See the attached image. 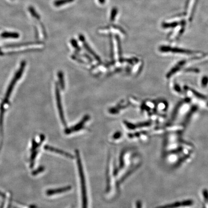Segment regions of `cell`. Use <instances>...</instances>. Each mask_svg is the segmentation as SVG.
Wrapping results in <instances>:
<instances>
[{
	"label": "cell",
	"instance_id": "5bb4252c",
	"mask_svg": "<svg viewBox=\"0 0 208 208\" xmlns=\"http://www.w3.org/2000/svg\"></svg>",
	"mask_w": 208,
	"mask_h": 208
},
{
	"label": "cell",
	"instance_id": "30bf717a",
	"mask_svg": "<svg viewBox=\"0 0 208 208\" xmlns=\"http://www.w3.org/2000/svg\"><path fill=\"white\" fill-rule=\"evenodd\" d=\"M208 83V78L207 77H204L203 79H202V85L203 87H205L207 86V84Z\"/></svg>",
	"mask_w": 208,
	"mask_h": 208
},
{
	"label": "cell",
	"instance_id": "277c9868",
	"mask_svg": "<svg viewBox=\"0 0 208 208\" xmlns=\"http://www.w3.org/2000/svg\"><path fill=\"white\" fill-rule=\"evenodd\" d=\"M45 148L46 150L50 151L53 152H54V153H58V154H60V155H61L66 157H67V158H72V156H71V155H70L69 153H67V152H65L64 151H63L59 150V149L54 148L53 147L46 146H45Z\"/></svg>",
	"mask_w": 208,
	"mask_h": 208
},
{
	"label": "cell",
	"instance_id": "5b68a950",
	"mask_svg": "<svg viewBox=\"0 0 208 208\" xmlns=\"http://www.w3.org/2000/svg\"><path fill=\"white\" fill-rule=\"evenodd\" d=\"M56 95H57V105L59 108V114H60V117L63 123L65 124V119H64V115L63 113L62 109L61 108V101H60V95H59V91L57 89L56 91Z\"/></svg>",
	"mask_w": 208,
	"mask_h": 208
},
{
	"label": "cell",
	"instance_id": "4fadbf2b",
	"mask_svg": "<svg viewBox=\"0 0 208 208\" xmlns=\"http://www.w3.org/2000/svg\"><path fill=\"white\" fill-rule=\"evenodd\" d=\"M0 196H2V197H5V195H4L3 193H2L1 191H0Z\"/></svg>",
	"mask_w": 208,
	"mask_h": 208
},
{
	"label": "cell",
	"instance_id": "ba28073f",
	"mask_svg": "<svg viewBox=\"0 0 208 208\" xmlns=\"http://www.w3.org/2000/svg\"><path fill=\"white\" fill-rule=\"evenodd\" d=\"M117 14H118V9L117 8L113 7L111 11L110 16V20L111 22H113L115 20Z\"/></svg>",
	"mask_w": 208,
	"mask_h": 208
},
{
	"label": "cell",
	"instance_id": "7c38bea8",
	"mask_svg": "<svg viewBox=\"0 0 208 208\" xmlns=\"http://www.w3.org/2000/svg\"><path fill=\"white\" fill-rule=\"evenodd\" d=\"M99 3L101 4V5H104L106 2V0H98Z\"/></svg>",
	"mask_w": 208,
	"mask_h": 208
},
{
	"label": "cell",
	"instance_id": "8fae6325",
	"mask_svg": "<svg viewBox=\"0 0 208 208\" xmlns=\"http://www.w3.org/2000/svg\"><path fill=\"white\" fill-rule=\"evenodd\" d=\"M121 136V134H120V132H117V133H116L114 135H113V138L114 139H117L119 138Z\"/></svg>",
	"mask_w": 208,
	"mask_h": 208
},
{
	"label": "cell",
	"instance_id": "9c48e42d",
	"mask_svg": "<svg viewBox=\"0 0 208 208\" xmlns=\"http://www.w3.org/2000/svg\"><path fill=\"white\" fill-rule=\"evenodd\" d=\"M43 170H44V168H43V167H40L37 169V170L34 171L33 172V175H38V173L42 172Z\"/></svg>",
	"mask_w": 208,
	"mask_h": 208
},
{
	"label": "cell",
	"instance_id": "6da1fadb",
	"mask_svg": "<svg viewBox=\"0 0 208 208\" xmlns=\"http://www.w3.org/2000/svg\"><path fill=\"white\" fill-rule=\"evenodd\" d=\"M25 61H24L22 62L20 65V67L18 69V71H17L16 74L14 75V77L12 79V82H11V83H10L8 88L7 89L6 94H5V99H4L3 103H2L1 108V114L0 115H4V112H5V105H7V104L8 103L9 99L10 96L11 95L12 91L13 90L14 87L16 83H17V82L21 77L22 73H23V71H24L25 67Z\"/></svg>",
	"mask_w": 208,
	"mask_h": 208
},
{
	"label": "cell",
	"instance_id": "52a82bcc",
	"mask_svg": "<svg viewBox=\"0 0 208 208\" xmlns=\"http://www.w3.org/2000/svg\"><path fill=\"white\" fill-rule=\"evenodd\" d=\"M1 37L4 38H18L19 37V34L17 33H9L5 32L1 34Z\"/></svg>",
	"mask_w": 208,
	"mask_h": 208
},
{
	"label": "cell",
	"instance_id": "7a4b0ae2",
	"mask_svg": "<svg viewBox=\"0 0 208 208\" xmlns=\"http://www.w3.org/2000/svg\"><path fill=\"white\" fill-rule=\"evenodd\" d=\"M161 52H171L173 53H183V54H192L193 53L191 51L179 49L177 48H171L169 47H161L160 49Z\"/></svg>",
	"mask_w": 208,
	"mask_h": 208
},
{
	"label": "cell",
	"instance_id": "3957f363",
	"mask_svg": "<svg viewBox=\"0 0 208 208\" xmlns=\"http://www.w3.org/2000/svg\"><path fill=\"white\" fill-rule=\"evenodd\" d=\"M71 189L70 186L64 187V188H60L58 189H51L47 190L46 191V194L48 196H52V195H56V194H60L61 193L68 191Z\"/></svg>",
	"mask_w": 208,
	"mask_h": 208
},
{
	"label": "cell",
	"instance_id": "8992f818",
	"mask_svg": "<svg viewBox=\"0 0 208 208\" xmlns=\"http://www.w3.org/2000/svg\"><path fill=\"white\" fill-rule=\"evenodd\" d=\"M74 1V0H57L54 2V5L55 7H60L71 3Z\"/></svg>",
	"mask_w": 208,
	"mask_h": 208
}]
</instances>
